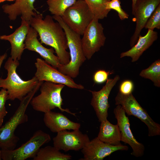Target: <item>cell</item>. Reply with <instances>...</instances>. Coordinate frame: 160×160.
I'll list each match as a JSON object with an SVG mask.
<instances>
[{
	"instance_id": "1",
	"label": "cell",
	"mask_w": 160,
	"mask_h": 160,
	"mask_svg": "<svg viewBox=\"0 0 160 160\" xmlns=\"http://www.w3.org/2000/svg\"><path fill=\"white\" fill-rule=\"evenodd\" d=\"M30 25L39 34L41 43L52 47L55 50L60 63L68 64L70 61L65 33L58 22L52 16L47 15L43 18L42 14L38 13L30 21Z\"/></svg>"
},
{
	"instance_id": "2",
	"label": "cell",
	"mask_w": 160,
	"mask_h": 160,
	"mask_svg": "<svg viewBox=\"0 0 160 160\" xmlns=\"http://www.w3.org/2000/svg\"><path fill=\"white\" fill-rule=\"evenodd\" d=\"M42 82L39 81L35 87L23 98L13 115L0 128L1 149L12 150L15 149L19 140L15 134V130L20 125L28 121V117L25 113L27 108Z\"/></svg>"
},
{
	"instance_id": "3",
	"label": "cell",
	"mask_w": 160,
	"mask_h": 160,
	"mask_svg": "<svg viewBox=\"0 0 160 160\" xmlns=\"http://www.w3.org/2000/svg\"><path fill=\"white\" fill-rule=\"evenodd\" d=\"M19 64L18 60H14L9 57L4 65L7 72V76L5 79L0 78V87L7 90V100H14L17 99L21 101L39 82L35 76L27 81L22 79L16 72Z\"/></svg>"
},
{
	"instance_id": "4",
	"label": "cell",
	"mask_w": 160,
	"mask_h": 160,
	"mask_svg": "<svg viewBox=\"0 0 160 160\" xmlns=\"http://www.w3.org/2000/svg\"><path fill=\"white\" fill-rule=\"evenodd\" d=\"M52 17L59 23L64 30L70 51L69 62L66 65H62L57 69L72 79L76 78L79 74L80 67L87 59L82 48L81 35L71 29L61 16L53 15Z\"/></svg>"
},
{
	"instance_id": "5",
	"label": "cell",
	"mask_w": 160,
	"mask_h": 160,
	"mask_svg": "<svg viewBox=\"0 0 160 160\" xmlns=\"http://www.w3.org/2000/svg\"><path fill=\"white\" fill-rule=\"evenodd\" d=\"M65 85L51 82H43L40 87V93L33 97L30 103L35 111L44 113L57 108L62 112H66L76 116V113L68 109L62 108L63 100L61 91Z\"/></svg>"
},
{
	"instance_id": "6",
	"label": "cell",
	"mask_w": 160,
	"mask_h": 160,
	"mask_svg": "<svg viewBox=\"0 0 160 160\" xmlns=\"http://www.w3.org/2000/svg\"><path fill=\"white\" fill-rule=\"evenodd\" d=\"M115 100L116 105H121L128 115L137 118L146 125L149 137L160 135V125L153 120L138 102L132 93L125 95L119 91Z\"/></svg>"
},
{
	"instance_id": "7",
	"label": "cell",
	"mask_w": 160,
	"mask_h": 160,
	"mask_svg": "<svg viewBox=\"0 0 160 160\" xmlns=\"http://www.w3.org/2000/svg\"><path fill=\"white\" fill-rule=\"evenodd\" d=\"M61 17L71 29L81 36L95 17L84 0H76Z\"/></svg>"
},
{
	"instance_id": "8",
	"label": "cell",
	"mask_w": 160,
	"mask_h": 160,
	"mask_svg": "<svg viewBox=\"0 0 160 160\" xmlns=\"http://www.w3.org/2000/svg\"><path fill=\"white\" fill-rule=\"evenodd\" d=\"M51 140L49 134L41 130H38L19 147L12 150L1 149V159L25 160L33 158L41 147Z\"/></svg>"
},
{
	"instance_id": "9",
	"label": "cell",
	"mask_w": 160,
	"mask_h": 160,
	"mask_svg": "<svg viewBox=\"0 0 160 160\" xmlns=\"http://www.w3.org/2000/svg\"><path fill=\"white\" fill-rule=\"evenodd\" d=\"M99 20L94 18L86 29L81 39L83 51L88 60L104 45L106 40L104 28Z\"/></svg>"
},
{
	"instance_id": "10",
	"label": "cell",
	"mask_w": 160,
	"mask_h": 160,
	"mask_svg": "<svg viewBox=\"0 0 160 160\" xmlns=\"http://www.w3.org/2000/svg\"><path fill=\"white\" fill-rule=\"evenodd\" d=\"M35 65L36 71L34 76L39 81L63 84L68 87L79 89H84L82 85L77 84L72 78L62 73L45 60L37 58Z\"/></svg>"
},
{
	"instance_id": "11",
	"label": "cell",
	"mask_w": 160,
	"mask_h": 160,
	"mask_svg": "<svg viewBox=\"0 0 160 160\" xmlns=\"http://www.w3.org/2000/svg\"><path fill=\"white\" fill-rule=\"evenodd\" d=\"M114 109L113 113L117 119V125L121 135V141L128 144L131 147V154L136 157H141L144 154V145L135 139L130 127L129 118L121 106L117 105Z\"/></svg>"
},
{
	"instance_id": "12",
	"label": "cell",
	"mask_w": 160,
	"mask_h": 160,
	"mask_svg": "<svg viewBox=\"0 0 160 160\" xmlns=\"http://www.w3.org/2000/svg\"><path fill=\"white\" fill-rule=\"evenodd\" d=\"M69 131L67 130L57 133L53 138V146L59 151L81 150L89 141L88 135L84 134L79 129Z\"/></svg>"
},
{
	"instance_id": "13",
	"label": "cell",
	"mask_w": 160,
	"mask_h": 160,
	"mask_svg": "<svg viewBox=\"0 0 160 160\" xmlns=\"http://www.w3.org/2000/svg\"><path fill=\"white\" fill-rule=\"evenodd\" d=\"M120 79V76L117 75L113 79H108L105 85L100 90H89L92 96L91 105L100 122L107 119L110 107L108 97L112 89Z\"/></svg>"
},
{
	"instance_id": "14",
	"label": "cell",
	"mask_w": 160,
	"mask_h": 160,
	"mask_svg": "<svg viewBox=\"0 0 160 160\" xmlns=\"http://www.w3.org/2000/svg\"><path fill=\"white\" fill-rule=\"evenodd\" d=\"M160 3V0H137L132 12L136 22L135 31L130 39L131 47L137 42L142 30L148 19Z\"/></svg>"
},
{
	"instance_id": "15",
	"label": "cell",
	"mask_w": 160,
	"mask_h": 160,
	"mask_svg": "<svg viewBox=\"0 0 160 160\" xmlns=\"http://www.w3.org/2000/svg\"><path fill=\"white\" fill-rule=\"evenodd\" d=\"M128 147L121 145H113L100 140L97 137L90 141L81 149L83 154L82 160H103L118 151H127Z\"/></svg>"
},
{
	"instance_id": "16",
	"label": "cell",
	"mask_w": 160,
	"mask_h": 160,
	"mask_svg": "<svg viewBox=\"0 0 160 160\" xmlns=\"http://www.w3.org/2000/svg\"><path fill=\"white\" fill-rule=\"evenodd\" d=\"M38 34L35 30L30 26L24 42L25 49L36 52L47 63L58 69L62 65L58 57L54 54V49L43 46L37 39Z\"/></svg>"
},
{
	"instance_id": "17",
	"label": "cell",
	"mask_w": 160,
	"mask_h": 160,
	"mask_svg": "<svg viewBox=\"0 0 160 160\" xmlns=\"http://www.w3.org/2000/svg\"><path fill=\"white\" fill-rule=\"evenodd\" d=\"M21 25L12 33L0 36L1 40L9 41L11 45V58L20 60L24 49V42L30 27V22L21 20Z\"/></svg>"
},
{
	"instance_id": "18",
	"label": "cell",
	"mask_w": 160,
	"mask_h": 160,
	"mask_svg": "<svg viewBox=\"0 0 160 160\" xmlns=\"http://www.w3.org/2000/svg\"><path fill=\"white\" fill-rule=\"evenodd\" d=\"M36 0H17L12 4H4L2 7L4 12L8 15L11 20H15L19 15L21 20L30 22L39 13L34 7Z\"/></svg>"
},
{
	"instance_id": "19",
	"label": "cell",
	"mask_w": 160,
	"mask_h": 160,
	"mask_svg": "<svg viewBox=\"0 0 160 160\" xmlns=\"http://www.w3.org/2000/svg\"><path fill=\"white\" fill-rule=\"evenodd\" d=\"M43 121L45 126L53 133L64 130L79 129L81 124L73 122L62 113L52 111L45 113Z\"/></svg>"
},
{
	"instance_id": "20",
	"label": "cell",
	"mask_w": 160,
	"mask_h": 160,
	"mask_svg": "<svg viewBox=\"0 0 160 160\" xmlns=\"http://www.w3.org/2000/svg\"><path fill=\"white\" fill-rule=\"evenodd\" d=\"M158 38L157 32L148 29L146 34L144 36L139 35L136 43L128 50L121 53L120 57H130L131 62H136L144 52L148 49Z\"/></svg>"
},
{
	"instance_id": "21",
	"label": "cell",
	"mask_w": 160,
	"mask_h": 160,
	"mask_svg": "<svg viewBox=\"0 0 160 160\" xmlns=\"http://www.w3.org/2000/svg\"><path fill=\"white\" fill-rule=\"evenodd\" d=\"M100 122L97 138L102 141L111 145H121V133L117 124L113 125L107 119Z\"/></svg>"
},
{
	"instance_id": "22",
	"label": "cell",
	"mask_w": 160,
	"mask_h": 160,
	"mask_svg": "<svg viewBox=\"0 0 160 160\" xmlns=\"http://www.w3.org/2000/svg\"><path fill=\"white\" fill-rule=\"evenodd\" d=\"M71 158V155L61 153L54 146H47L40 148L33 160H69Z\"/></svg>"
},
{
	"instance_id": "23",
	"label": "cell",
	"mask_w": 160,
	"mask_h": 160,
	"mask_svg": "<svg viewBox=\"0 0 160 160\" xmlns=\"http://www.w3.org/2000/svg\"><path fill=\"white\" fill-rule=\"evenodd\" d=\"M139 76L143 78L150 80L153 82L154 86L160 87V59L155 61L148 68L142 70Z\"/></svg>"
},
{
	"instance_id": "24",
	"label": "cell",
	"mask_w": 160,
	"mask_h": 160,
	"mask_svg": "<svg viewBox=\"0 0 160 160\" xmlns=\"http://www.w3.org/2000/svg\"><path fill=\"white\" fill-rule=\"evenodd\" d=\"M95 18L102 19L107 17L111 10L106 8L107 2L111 0H84Z\"/></svg>"
},
{
	"instance_id": "25",
	"label": "cell",
	"mask_w": 160,
	"mask_h": 160,
	"mask_svg": "<svg viewBox=\"0 0 160 160\" xmlns=\"http://www.w3.org/2000/svg\"><path fill=\"white\" fill-rule=\"evenodd\" d=\"M76 0H47L49 11L53 15L61 17L65 11Z\"/></svg>"
},
{
	"instance_id": "26",
	"label": "cell",
	"mask_w": 160,
	"mask_h": 160,
	"mask_svg": "<svg viewBox=\"0 0 160 160\" xmlns=\"http://www.w3.org/2000/svg\"><path fill=\"white\" fill-rule=\"evenodd\" d=\"M144 28L152 30L155 28L160 29V4L148 19Z\"/></svg>"
},
{
	"instance_id": "27",
	"label": "cell",
	"mask_w": 160,
	"mask_h": 160,
	"mask_svg": "<svg viewBox=\"0 0 160 160\" xmlns=\"http://www.w3.org/2000/svg\"><path fill=\"white\" fill-rule=\"evenodd\" d=\"M119 0H111L107 2L106 8L108 10L113 9L116 11L121 20L128 18L129 15L121 8Z\"/></svg>"
},
{
	"instance_id": "28",
	"label": "cell",
	"mask_w": 160,
	"mask_h": 160,
	"mask_svg": "<svg viewBox=\"0 0 160 160\" xmlns=\"http://www.w3.org/2000/svg\"><path fill=\"white\" fill-rule=\"evenodd\" d=\"M134 88V85L132 81L130 80H126L121 84L119 91L123 94L129 95L132 93Z\"/></svg>"
},
{
	"instance_id": "29",
	"label": "cell",
	"mask_w": 160,
	"mask_h": 160,
	"mask_svg": "<svg viewBox=\"0 0 160 160\" xmlns=\"http://www.w3.org/2000/svg\"><path fill=\"white\" fill-rule=\"evenodd\" d=\"M8 97L7 90L2 88L0 90V114L4 117L8 113L5 106Z\"/></svg>"
},
{
	"instance_id": "30",
	"label": "cell",
	"mask_w": 160,
	"mask_h": 160,
	"mask_svg": "<svg viewBox=\"0 0 160 160\" xmlns=\"http://www.w3.org/2000/svg\"><path fill=\"white\" fill-rule=\"evenodd\" d=\"M110 72L105 70H100L96 71L94 73L93 79L95 83L101 84L106 81L108 79Z\"/></svg>"
},
{
	"instance_id": "31",
	"label": "cell",
	"mask_w": 160,
	"mask_h": 160,
	"mask_svg": "<svg viewBox=\"0 0 160 160\" xmlns=\"http://www.w3.org/2000/svg\"><path fill=\"white\" fill-rule=\"evenodd\" d=\"M7 57V54L6 53L2 55H0V69L3 61Z\"/></svg>"
},
{
	"instance_id": "32",
	"label": "cell",
	"mask_w": 160,
	"mask_h": 160,
	"mask_svg": "<svg viewBox=\"0 0 160 160\" xmlns=\"http://www.w3.org/2000/svg\"><path fill=\"white\" fill-rule=\"evenodd\" d=\"M4 116L0 114V128L2 126Z\"/></svg>"
},
{
	"instance_id": "33",
	"label": "cell",
	"mask_w": 160,
	"mask_h": 160,
	"mask_svg": "<svg viewBox=\"0 0 160 160\" xmlns=\"http://www.w3.org/2000/svg\"><path fill=\"white\" fill-rule=\"evenodd\" d=\"M132 0V12L133 11L135 3L137 0Z\"/></svg>"
},
{
	"instance_id": "34",
	"label": "cell",
	"mask_w": 160,
	"mask_h": 160,
	"mask_svg": "<svg viewBox=\"0 0 160 160\" xmlns=\"http://www.w3.org/2000/svg\"><path fill=\"white\" fill-rule=\"evenodd\" d=\"M17 0H0V3L3 2L5 1H15Z\"/></svg>"
},
{
	"instance_id": "35",
	"label": "cell",
	"mask_w": 160,
	"mask_h": 160,
	"mask_svg": "<svg viewBox=\"0 0 160 160\" xmlns=\"http://www.w3.org/2000/svg\"><path fill=\"white\" fill-rule=\"evenodd\" d=\"M1 160V149L0 148V160Z\"/></svg>"
}]
</instances>
